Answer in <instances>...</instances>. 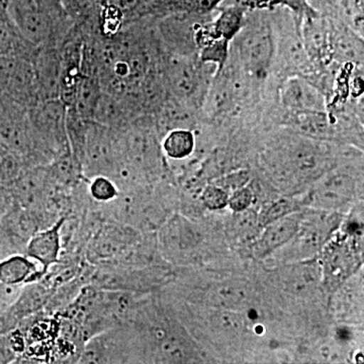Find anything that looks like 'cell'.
<instances>
[{
    "instance_id": "cell-1",
    "label": "cell",
    "mask_w": 364,
    "mask_h": 364,
    "mask_svg": "<svg viewBox=\"0 0 364 364\" xmlns=\"http://www.w3.org/2000/svg\"><path fill=\"white\" fill-rule=\"evenodd\" d=\"M67 105L61 100H42L28 109L36 152L43 165L69 152Z\"/></svg>"
},
{
    "instance_id": "cell-2",
    "label": "cell",
    "mask_w": 364,
    "mask_h": 364,
    "mask_svg": "<svg viewBox=\"0 0 364 364\" xmlns=\"http://www.w3.org/2000/svg\"><path fill=\"white\" fill-rule=\"evenodd\" d=\"M239 59L244 70L253 77L262 79L272 67L275 53L272 26L265 21L244 23L236 36Z\"/></svg>"
},
{
    "instance_id": "cell-3",
    "label": "cell",
    "mask_w": 364,
    "mask_h": 364,
    "mask_svg": "<svg viewBox=\"0 0 364 364\" xmlns=\"http://www.w3.org/2000/svg\"><path fill=\"white\" fill-rule=\"evenodd\" d=\"M119 159L117 131L95 121L88 122L81 160L86 181L97 176H111Z\"/></svg>"
},
{
    "instance_id": "cell-4",
    "label": "cell",
    "mask_w": 364,
    "mask_h": 364,
    "mask_svg": "<svg viewBox=\"0 0 364 364\" xmlns=\"http://www.w3.org/2000/svg\"><path fill=\"white\" fill-rule=\"evenodd\" d=\"M0 95L28 109L41 102L32 61L0 56Z\"/></svg>"
},
{
    "instance_id": "cell-5",
    "label": "cell",
    "mask_w": 364,
    "mask_h": 364,
    "mask_svg": "<svg viewBox=\"0 0 364 364\" xmlns=\"http://www.w3.org/2000/svg\"><path fill=\"white\" fill-rule=\"evenodd\" d=\"M160 66L163 82L172 97L188 104L200 95L202 73L188 56L168 53L160 60Z\"/></svg>"
},
{
    "instance_id": "cell-6",
    "label": "cell",
    "mask_w": 364,
    "mask_h": 364,
    "mask_svg": "<svg viewBox=\"0 0 364 364\" xmlns=\"http://www.w3.org/2000/svg\"><path fill=\"white\" fill-rule=\"evenodd\" d=\"M334 221L330 218L313 217L301 220L298 232L287 246V252L282 257L287 261H301L317 254L324 246L329 234L331 233Z\"/></svg>"
},
{
    "instance_id": "cell-7",
    "label": "cell",
    "mask_w": 364,
    "mask_h": 364,
    "mask_svg": "<svg viewBox=\"0 0 364 364\" xmlns=\"http://www.w3.org/2000/svg\"><path fill=\"white\" fill-rule=\"evenodd\" d=\"M66 218L61 217L44 229L40 230L26 242V255L37 262L45 274L53 265L58 264L62 249V230Z\"/></svg>"
},
{
    "instance_id": "cell-8",
    "label": "cell",
    "mask_w": 364,
    "mask_h": 364,
    "mask_svg": "<svg viewBox=\"0 0 364 364\" xmlns=\"http://www.w3.org/2000/svg\"><path fill=\"white\" fill-rule=\"evenodd\" d=\"M41 102L60 100L61 59L58 48L41 46L33 59Z\"/></svg>"
},
{
    "instance_id": "cell-9",
    "label": "cell",
    "mask_w": 364,
    "mask_h": 364,
    "mask_svg": "<svg viewBox=\"0 0 364 364\" xmlns=\"http://www.w3.org/2000/svg\"><path fill=\"white\" fill-rule=\"evenodd\" d=\"M355 182L344 172H335L323 177L312 193V203L324 210H338L348 205L353 198Z\"/></svg>"
},
{
    "instance_id": "cell-10",
    "label": "cell",
    "mask_w": 364,
    "mask_h": 364,
    "mask_svg": "<svg viewBox=\"0 0 364 364\" xmlns=\"http://www.w3.org/2000/svg\"><path fill=\"white\" fill-rule=\"evenodd\" d=\"M130 232L117 224L105 225L91 239L87 248L90 262L104 263L123 257L131 243Z\"/></svg>"
},
{
    "instance_id": "cell-11",
    "label": "cell",
    "mask_w": 364,
    "mask_h": 364,
    "mask_svg": "<svg viewBox=\"0 0 364 364\" xmlns=\"http://www.w3.org/2000/svg\"><path fill=\"white\" fill-rule=\"evenodd\" d=\"M282 104L294 114L325 112V98L312 85L301 77L287 79L282 88Z\"/></svg>"
},
{
    "instance_id": "cell-12",
    "label": "cell",
    "mask_w": 364,
    "mask_h": 364,
    "mask_svg": "<svg viewBox=\"0 0 364 364\" xmlns=\"http://www.w3.org/2000/svg\"><path fill=\"white\" fill-rule=\"evenodd\" d=\"M303 218L304 215L293 213L267 225L256 242L254 248L255 255L264 258L286 246L298 232Z\"/></svg>"
},
{
    "instance_id": "cell-13",
    "label": "cell",
    "mask_w": 364,
    "mask_h": 364,
    "mask_svg": "<svg viewBox=\"0 0 364 364\" xmlns=\"http://www.w3.org/2000/svg\"><path fill=\"white\" fill-rule=\"evenodd\" d=\"M159 363H186L193 358V350L188 340L177 332L167 329V326H154L150 332Z\"/></svg>"
},
{
    "instance_id": "cell-14",
    "label": "cell",
    "mask_w": 364,
    "mask_h": 364,
    "mask_svg": "<svg viewBox=\"0 0 364 364\" xmlns=\"http://www.w3.org/2000/svg\"><path fill=\"white\" fill-rule=\"evenodd\" d=\"M44 275L40 265L26 255L16 254L0 261V284L7 287L30 284Z\"/></svg>"
},
{
    "instance_id": "cell-15",
    "label": "cell",
    "mask_w": 364,
    "mask_h": 364,
    "mask_svg": "<svg viewBox=\"0 0 364 364\" xmlns=\"http://www.w3.org/2000/svg\"><path fill=\"white\" fill-rule=\"evenodd\" d=\"M38 48L21 35L9 9L0 11V56L16 57L33 62Z\"/></svg>"
},
{
    "instance_id": "cell-16",
    "label": "cell",
    "mask_w": 364,
    "mask_h": 364,
    "mask_svg": "<svg viewBox=\"0 0 364 364\" xmlns=\"http://www.w3.org/2000/svg\"><path fill=\"white\" fill-rule=\"evenodd\" d=\"M304 23L303 45L311 60L327 62L332 55L331 32L317 16L306 18Z\"/></svg>"
},
{
    "instance_id": "cell-17",
    "label": "cell",
    "mask_w": 364,
    "mask_h": 364,
    "mask_svg": "<svg viewBox=\"0 0 364 364\" xmlns=\"http://www.w3.org/2000/svg\"><path fill=\"white\" fill-rule=\"evenodd\" d=\"M198 233L195 227L184 218H172L163 226L160 232V242L163 248L171 254L188 251L198 243Z\"/></svg>"
},
{
    "instance_id": "cell-18",
    "label": "cell",
    "mask_w": 364,
    "mask_h": 364,
    "mask_svg": "<svg viewBox=\"0 0 364 364\" xmlns=\"http://www.w3.org/2000/svg\"><path fill=\"white\" fill-rule=\"evenodd\" d=\"M323 159L317 147L309 143H301L294 146L289 153V172L299 177L316 176L321 170Z\"/></svg>"
},
{
    "instance_id": "cell-19",
    "label": "cell",
    "mask_w": 364,
    "mask_h": 364,
    "mask_svg": "<svg viewBox=\"0 0 364 364\" xmlns=\"http://www.w3.org/2000/svg\"><path fill=\"white\" fill-rule=\"evenodd\" d=\"M102 92V88L97 76L83 75L76 91L73 105L68 107L73 109L83 119L92 121Z\"/></svg>"
},
{
    "instance_id": "cell-20",
    "label": "cell",
    "mask_w": 364,
    "mask_h": 364,
    "mask_svg": "<svg viewBox=\"0 0 364 364\" xmlns=\"http://www.w3.org/2000/svg\"><path fill=\"white\" fill-rule=\"evenodd\" d=\"M162 151L172 160L186 159L196 148L195 134L191 129L178 128L166 132L163 136Z\"/></svg>"
},
{
    "instance_id": "cell-21",
    "label": "cell",
    "mask_w": 364,
    "mask_h": 364,
    "mask_svg": "<svg viewBox=\"0 0 364 364\" xmlns=\"http://www.w3.org/2000/svg\"><path fill=\"white\" fill-rule=\"evenodd\" d=\"M246 6L243 4L225 7L212 26L215 38H221L230 42L236 38L244 25Z\"/></svg>"
},
{
    "instance_id": "cell-22",
    "label": "cell",
    "mask_w": 364,
    "mask_h": 364,
    "mask_svg": "<svg viewBox=\"0 0 364 364\" xmlns=\"http://www.w3.org/2000/svg\"><path fill=\"white\" fill-rule=\"evenodd\" d=\"M332 54L345 61L363 62V44L359 35L349 28L331 32Z\"/></svg>"
},
{
    "instance_id": "cell-23",
    "label": "cell",
    "mask_w": 364,
    "mask_h": 364,
    "mask_svg": "<svg viewBox=\"0 0 364 364\" xmlns=\"http://www.w3.org/2000/svg\"><path fill=\"white\" fill-rule=\"evenodd\" d=\"M246 301L247 293L239 284H222L208 293V303L221 311L236 312L243 308Z\"/></svg>"
},
{
    "instance_id": "cell-24",
    "label": "cell",
    "mask_w": 364,
    "mask_h": 364,
    "mask_svg": "<svg viewBox=\"0 0 364 364\" xmlns=\"http://www.w3.org/2000/svg\"><path fill=\"white\" fill-rule=\"evenodd\" d=\"M26 168L25 161L0 141V186H13Z\"/></svg>"
},
{
    "instance_id": "cell-25",
    "label": "cell",
    "mask_w": 364,
    "mask_h": 364,
    "mask_svg": "<svg viewBox=\"0 0 364 364\" xmlns=\"http://www.w3.org/2000/svg\"><path fill=\"white\" fill-rule=\"evenodd\" d=\"M87 193L91 200L102 205H107L119 198V188L111 177L97 176L86 181Z\"/></svg>"
},
{
    "instance_id": "cell-26",
    "label": "cell",
    "mask_w": 364,
    "mask_h": 364,
    "mask_svg": "<svg viewBox=\"0 0 364 364\" xmlns=\"http://www.w3.org/2000/svg\"><path fill=\"white\" fill-rule=\"evenodd\" d=\"M284 279L287 287L291 291L303 293L316 286L318 280V272L317 267L312 265H296L293 269L289 270Z\"/></svg>"
},
{
    "instance_id": "cell-27",
    "label": "cell",
    "mask_w": 364,
    "mask_h": 364,
    "mask_svg": "<svg viewBox=\"0 0 364 364\" xmlns=\"http://www.w3.org/2000/svg\"><path fill=\"white\" fill-rule=\"evenodd\" d=\"M229 51V42L221 38H210L205 41L200 51V60L203 63L214 64L218 70L221 72L226 64Z\"/></svg>"
},
{
    "instance_id": "cell-28",
    "label": "cell",
    "mask_w": 364,
    "mask_h": 364,
    "mask_svg": "<svg viewBox=\"0 0 364 364\" xmlns=\"http://www.w3.org/2000/svg\"><path fill=\"white\" fill-rule=\"evenodd\" d=\"M32 287H28L25 294L21 296L18 301V311L23 314H30L36 312L38 309L42 308L47 303L49 299L47 289L45 287L32 282Z\"/></svg>"
},
{
    "instance_id": "cell-29",
    "label": "cell",
    "mask_w": 364,
    "mask_h": 364,
    "mask_svg": "<svg viewBox=\"0 0 364 364\" xmlns=\"http://www.w3.org/2000/svg\"><path fill=\"white\" fill-rule=\"evenodd\" d=\"M296 203L293 200L282 198V200L270 203L264 210H262L259 218H258V223H259L260 226L264 228L267 225L277 221L280 218L296 213Z\"/></svg>"
},
{
    "instance_id": "cell-30",
    "label": "cell",
    "mask_w": 364,
    "mask_h": 364,
    "mask_svg": "<svg viewBox=\"0 0 364 364\" xmlns=\"http://www.w3.org/2000/svg\"><path fill=\"white\" fill-rule=\"evenodd\" d=\"M203 202L210 210H221L227 207L229 195L221 186H210L203 193Z\"/></svg>"
},
{
    "instance_id": "cell-31",
    "label": "cell",
    "mask_w": 364,
    "mask_h": 364,
    "mask_svg": "<svg viewBox=\"0 0 364 364\" xmlns=\"http://www.w3.org/2000/svg\"><path fill=\"white\" fill-rule=\"evenodd\" d=\"M253 203V193L247 188H241L233 191L231 196H229L230 208L235 213H241L247 210Z\"/></svg>"
},
{
    "instance_id": "cell-32",
    "label": "cell",
    "mask_w": 364,
    "mask_h": 364,
    "mask_svg": "<svg viewBox=\"0 0 364 364\" xmlns=\"http://www.w3.org/2000/svg\"><path fill=\"white\" fill-rule=\"evenodd\" d=\"M146 0H100L98 4L117 7L126 16V23L139 13Z\"/></svg>"
},
{
    "instance_id": "cell-33",
    "label": "cell",
    "mask_w": 364,
    "mask_h": 364,
    "mask_svg": "<svg viewBox=\"0 0 364 364\" xmlns=\"http://www.w3.org/2000/svg\"><path fill=\"white\" fill-rule=\"evenodd\" d=\"M13 205H14V198L11 189L6 186H0V218L6 215Z\"/></svg>"
},
{
    "instance_id": "cell-34",
    "label": "cell",
    "mask_w": 364,
    "mask_h": 364,
    "mask_svg": "<svg viewBox=\"0 0 364 364\" xmlns=\"http://www.w3.org/2000/svg\"><path fill=\"white\" fill-rule=\"evenodd\" d=\"M95 1H97V2H100V0H95Z\"/></svg>"
}]
</instances>
